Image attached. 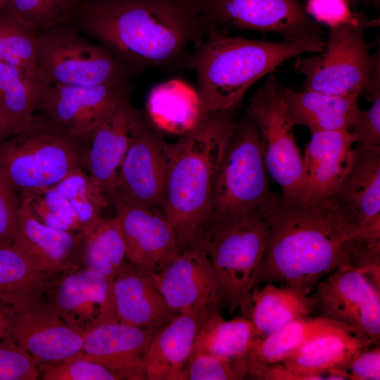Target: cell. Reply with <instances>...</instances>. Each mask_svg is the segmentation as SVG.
<instances>
[{"label":"cell","instance_id":"obj_1","mask_svg":"<svg viewBox=\"0 0 380 380\" xmlns=\"http://www.w3.org/2000/svg\"><path fill=\"white\" fill-rule=\"evenodd\" d=\"M76 17L132 76L187 66L208 30L198 0H83Z\"/></svg>","mask_w":380,"mask_h":380},{"label":"cell","instance_id":"obj_2","mask_svg":"<svg viewBox=\"0 0 380 380\" xmlns=\"http://www.w3.org/2000/svg\"><path fill=\"white\" fill-rule=\"evenodd\" d=\"M350 214L331 198L309 201L281 195L267 217L265 252L258 277L310 294L321 279L346 262L358 234Z\"/></svg>","mask_w":380,"mask_h":380},{"label":"cell","instance_id":"obj_3","mask_svg":"<svg viewBox=\"0 0 380 380\" xmlns=\"http://www.w3.org/2000/svg\"><path fill=\"white\" fill-rule=\"evenodd\" d=\"M322 36L280 42L231 36L208 25L203 39L193 49L187 67L196 74L204 116L234 110L249 88L285 61L324 46Z\"/></svg>","mask_w":380,"mask_h":380},{"label":"cell","instance_id":"obj_4","mask_svg":"<svg viewBox=\"0 0 380 380\" xmlns=\"http://www.w3.org/2000/svg\"><path fill=\"white\" fill-rule=\"evenodd\" d=\"M233 111L210 113L170 143L163 213L179 252L195 242L210 217L217 174L236 122Z\"/></svg>","mask_w":380,"mask_h":380},{"label":"cell","instance_id":"obj_5","mask_svg":"<svg viewBox=\"0 0 380 380\" xmlns=\"http://www.w3.org/2000/svg\"><path fill=\"white\" fill-rule=\"evenodd\" d=\"M87 141L43 115L0 141V176L19 196L56 186L85 167Z\"/></svg>","mask_w":380,"mask_h":380},{"label":"cell","instance_id":"obj_6","mask_svg":"<svg viewBox=\"0 0 380 380\" xmlns=\"http://www.w3.org/2000/svg\"><path fill=\"white\" fill-rule=\"evenodd\" d=\"M279 196L269 187L258 131L247 114L236 121L227 143L216 179L210 217L204 228L247 217H267L276 208Z\"/></svg>","mask_w":380,"mask_h":380},{"label":"cell","instance_id":"obj_7","mask_svg":"<svg viewBox=\"0 0 380 380\" xmlns=\"http://www.w3.org/2000/svg\"><path fill=\"white\" fill-rule=\"evenodd\" d=\"M267 217H251L204 228L194 243L213 267L229 315L246 314L265 252Z\"/></svg>","mask_w":380,"mask_h":380},{"label":"cell","instance_id":"obj_8","mask_svg":"<svg viewBox=\"0 0 380 380\" xmlns=\"http://www.w3.org/2000/svg\"><path fill=\"white\" fill-rule=\"evenodd\" d=\"M365 19L331 27L323 50L298 58L295 70L304 76L303 89L333 95H358L367 89L379 53L372 56L365 41Z\"/></svg>","mask_w":380,"mask_h":380},{"label":"cell","instance_id":"obj_9","mask_svg":"<svg viewBox=\"0 0 380 380\" xmlns=\"http://www.w3.org/2000/svg\"><path fill=\"white\" fill-rule=\"evenodd\" d=\"M37 77L46 84L129 83L132 76L103 46L64 23L37 35Z\"/></svg>","mask_w":380,"mask_h":380},{"label":"cell","instance_id":"obj_10","mask_svg":"<svg viewBox=\"0 0 380 380\" xmlns=\"http://www.w3.org/2000/svg\"><path fill=\"white\" fill-rule=\"evenodd\" d=\"M247 114L255 122L268 175L277 182L284 198H298L303 176V157L297 146L293 124L280 85L269 74L251 98Z\"/></svg>","mask_w":380,"mask_h":380},{"label":"cell","instance_id":"obj_11","mask_svg":"<svg viewBox=\"0 0 380 380\" xmlns=\"http://www.w3.org/2000/svg\"><path fill=\"white\" fill-rule=\"evenodd\" d=\"M310 295L319 316L338 322L357 336L377 343L380 337V287L349 265L319 281Z\"/></svg>","mask_w":380,"mask_h":380},{"label":"cell","instance_id":"obj_12","mask_svg":"<svg viewBox=\"0 0 380 380\" xmlns=\"http://www.w3.org/2000/svg\"><path fill=\"white\" fill-rule=\"evenodd\" d=\"M208 25L273 32L283 39L322 36L300 0H198Z\"/></svg>","mask_w":380,"mask_h":380},{"label":"cell","instance_id":"obj_13","mask_svg":"<svg viewBox=\"0 0 380 380\" xmlns=\"http://www.w3.org/2000/svg\"><path fill=\"white\" fill-rule=\"evenodd\" d=\"M169 149L170 143L142 114L118 170L113 194L163 213Z\"/></svg>","mask_w":380,"mask_h":380},{"label":"cell","instance_id":"obj_14","mask_svg":"<svg viewBox=\"0 0 380 380\" xmlns=\"http://www.w3.org/2000/svg\"><path fill=\"white\" fill-rule=\"evenodd\" d=\"M7 331L37 365L68 360L81 352L83 344V335L65 323L44 295L11 308Z\"/></svg>","mask_w":380,"mask_h":380},{"label":"cell","instance_id":"obj_15","mask_svg":"<svg viewBox=\"0 0 380 380\" xmlns=\"http://www.w3.org/2000/svg\"><path fill=\"white\" fill-rule=\"evenodd\" d=\"M132 89L130 82L97 85L46 84L37 110L88 141L94 129Z\"/></svg>","mask_w":380,"mask_h":380},{"label":"cell","instance_id":"obj_16","mask_svg":"<svg viewBox=\"0 0 380 380\" xmlns=\"http://www.w3.org/2000/svg\"><path fill=\"white\" fill-rule=\"evenodd\" d=\"M150 274L176 315L224 307L211 262L196 243L179 252L162 270Z\"/></svg>","mask_w":380,"mask_h":380},{"label":"cell","instance_id":"obj_17","mask_svg":"<svg viewBox=\"0 0 380 380\" xmlns=\"http://www.w3.org/2000/svg\"><path fill=\"white\" fill-rule=\"evenodd\" d=\"M113 201L127 262L149 274L162 270L179 252L176 232L163 212L118 194Z\"/></svg>","mask_w":380,"mask_h":380},{"label":"cell","instance_id":"obj_18","mask_svg":"<svg viewBox=\"0 0 380 380\" xmlns=\"http://www.w3.org/2000/svg\"><path fill=\"white\" fill-rule=\"evenodd\" d=\"M112 281L95 270L77 267L62 273L44 296L65 323L83 335L117 320Z\"/></svg>","mask_w":380,"mask_h":380},{"label":"cell","instance_id":"obj_19","mask_svg":"<svg viewBox=\"0 0 380 380\" xmlns=\"http://www.w3.org/2000/svg\"><path fill=\"white\" fill-rule=\"evenodd\" d=\"M160 329L136 327L118 319L104 322L83 334L82 350L71 359L100 364L122 379H146L144 356Z\"/></svg>","mask_w":380,"mask_h":380},{"label":"cell","instance_id":"obj_20","mask_svg":"<svg viewBox=\"0 0 380 380\" xmlns=\"http://www.w3.org/2000/svg\"><path fill=\"white\" fill-rule=\"evenodd\" d=\"M331 199L353 217L357 238L380 243V146L357 144L350 167Z\"/></svg>","mask_w":380,"mask_h":380},{"label":"cell","instance_id":"obj_21","mask_svg":"<svg viewBox=\"0 0 380 380\" xmlns=\"http://www.w3.org/2000/svg\"><path fill=\"white\" fill-rule=\"evenodd\" d=\"M142 113L125 96L94 129L87 141L85 167L109 200L118 170Z\"/></svg>","mask_w":380,"mask_h":380},{"label":"cell","instance_id":"obj_22","mask_svg":"<svg viewBox=\"0 0 380 380\" xmlns=\"http://www.w3.org/2000/svg\"><path fill=\"white\" fill-rule=\"evenodd\" d=\"M303 158L300 196L309 201L331 198L353 159L355 139L348 130L311 134Z\"/></svg>","mask_w":380,"mask_h":380},{"label":"cell","instance_id":"obj_23","mask_svg":"<svg viewBox=\"0 0 380 380\" xmlns=\"http://www.w3.org/2000/svg\"><path fill=\"white\" fill-rule=\"evenodd\" d=\"M203 310L175 316L152 338L144 359L147 380H183L198 332L210 314Z\"/></svg>","mask_w":380,"mask_h":380},{"label":"cell","instance_id":"obj_24","mask_svg":"<svg viewBox=\"0 0 380 380\" xmlns=\"http://www.w3.org/2000/svg\"><path fill=\"white\" fill-rule=\"evenodd\" d=\"M117 319L130 325L158 329L176 315L149 273L128 262L112 281Z\"/></svg>","mask_w":380,"mask_h":380},{"label":"cell","instance_id":"obj_25","mask_svg":"<svg viewBox=\"0 0 380 380\" xmlns=\"http://www.w3.org/2000/svg\"><path fill=\"white\" fill-rule=\"evenodd\" d=\"M83 243L82 232L63 231L44 224L21 200L18 234L13 246L42 268L56 274L77 268L70 258Z\"/></svg>","mask_w":380,"mask_h":380},{"label":"cell","instance_id":"obj_26","mask_svg":"<svg viewBox=\"0 0 380 380\" xmlns=\"http://www.w3.org/2000/svg\"><path fill=\"white\" fill-rule=\"evenodd\" d=\"M374 343H378L350 331L328 334L305 343L281 362L310 380L348 379L346 369L351 360Z\"/></svg>","mask_w":380,"mask_h":380},{"label":"cell","instance_id":"obj_27","mask_svg":"<svg viewBox=\"0 0 380 380\" xmlns=\"http://www.w3.org/2000/svg\"><path fill=\"white\" fill-rule=\"evenodd\" d=\"M293 125H303L311 134L349 130L359 108L358 95H333L309 89L296 91L281 86Z\"/></svg>","mask_w":380,"mask_h":380},{"label":"cell","instance_id":"obj_28","mask_svg":"<svg viewBox=\"0 0 380 380\" xmlns=\"http://www.w3.org/2000/svg\"><path fill=\"white\" fill-rule=\"evenodd\" d=\"M146 118L160 132L182 136L204 118L198 90L172 79L153 87L146 101Z\"/></svg>","mask_w":380,"mask_h":380},{"label":"cell","instance_id":"obj_29","mask_svg":"<svg viewBox=\"0 0 380 380\" xmlns=\"http://www.w3.org/2000/svg\"><path fill=\"white\" fill-rule=\"evenodd\" d=\"M315 312L310 295L286 285L266 283L254 289L246 313L260 338H264L290 322Z\"/></svg>","mask_w":380,"mask_h":380},{"label":"cell","instance_id":"obj_30","mask_svg":"<svg viewBox=\"0 0 380 380\" xmlns=\"http://www.w3.org/2000/svg\"><path fill=\"white\" fill-rule=\"evenodd\" d=\"M61 274L45 270L14 246L0 247V306L44 295Z\"/></svg>","mask_w":380,"mask_h":380},{"label":"cell","instance_id":"obj_31","mask_svg":"<svg viewBox=\"0 0 380 380\" xmlns=\"http://www.w3.org/2000/svg\"><path fill=\"white\" fill-rule=\"evenodd\" d=\"M258 339L249 318L243 316L226 320L218 310L210 314L201 327L192 350L230 360H245Z\"/></svg>","mask_w":380,"mask_h":380},{"label":"cell","instance_id":"obj_32","mask_svg":"<svg viewBox=\"0 0 380 380\" xmlns=\"http://www.w3.org/2000/svg\"><path fill=\"white\" fill-rule=\"evenodd\" d=\"M341 331L352 332L346 326L321 316L302 317L275 333L257 340L246 360L263 362H282L312 339Z\"/></svg>","mask_w":380,"mask_h":380},{"label":"cell","instance_id":"obj_33","mask_svg":"<svg viewBox=\"0 0 380 380\" xmlns=\"http://www.w3.org/2000/svg\"><path fill=\"white\" fill-rule=\"evenodd\" d=\"M82 232L86 267L113 280L127 262L126 245L117 217H101Z\"/></svg>","mask_w":380,"mask_h":380},{"label":"cell","instance_id":"obj_34","mask_svg":"<svg viewBox=\"0 0 380 380\" xmlns=\"http://www.w3.org/2000/svg\"><path fill=\"white\" fill-rule=\"evenodd\" d=\"M46 84L35 73L0 63V108L14 125L17 133L37 110Z\"/></svg>","mask_w":380,"mask_h":380},{"label":"cell","instance_id":"obj_35","mask_svg":"<svg viewBox=\"0 0 380 380\" xmlns=\"http://www.w3.org/2000/svg\"><path fill=\"white\" fill-rule=\"evenodd\" d=\"M37 37L34 32L6 5L0 11V63L37 75Z\"/></svg>","mask_w":380,"mask_h":380},{"label":"cell","instance_id":"obj_36","mask_svg":"<svg viewBox=\"0 0 380 380\" xmlns=\"http://www.w3.org/2000/svg\"><path fill=\"white\" fill-rule=\"evenodd\" d=\"M55 186L68 201L82 230L103 217L109 198L84 169L74 171Z\"/></svg>","mask_w":380,"mask_h":380},{"label":"cell","instance_id":"obj_37","mask_svg":"<svg viewBox=\"0 0 380 380\" xmlns=\"http://www.w3.org/2000/svg\"><path fill=\"white\" fill-rule=\"evenodd\" d=\"M79 0H6L7 7L38 35L76 14Z\"/></svg>","mask_w":380,"mask_h":380},{"label":"cell","instance_id":"obj_38","mask_svg":"<svg viewBox=\"0 0 380 380\" xmlns=\"http://www.w3.org/2000/svg\"><path fill=\"white\" fill-rule=\"evenodd\" d=\"M44 224L63 231L82 232V226L66 198L51 186L20 196Z\"/></svg>","mask_w":380,"mask_h":380},{"label":"cell","instance_id":"obj_39","mask_svg":"<svg viewBox=\"0 0 380 380\" xmlns=\"http://www.w3.org/2000/svg\"><path fill=\"white\" fill-rule=\"evenodd\" d=\"M246 376L245 360H230L194 350L183 372V380H234Z\"/></svg>","mask_w":380,"mask_h":380},{"label":"cell","instance_id":"obj_40","mask_svg":"<svg viewBox=\"0 0 380 380\" xmlns=\"http://www.w3.org/2000/svg\"><path fill=\"white\" fill-rule=\"evenodd\" d=\"M43 380H120L122 378L106 367L84 359L39 364Z\"/></svg>","mask_w":380,"mask_h":380},{"label":"cell","instance_id":"obj_41","mask_svg":"<svg viewBox=\"0 0 380 380\" xmlns=\"http://www.w3.org/2000/svg\"><path fill=\"white\" fill-rule=\"evenodd\" d=\"M38 365L9 336L0 338V380H36Z\"/></svg>","mask_w":380,"mask_h":380},{"label":"cell","instance_id":"obj_42","mask_svg":"<svg viewBox=\"0 0 380 380\" xmlns=\"http://www.w3.org/2000/svg\"><path fill=\"white\" fill-rule=\"evenodd\" d=\"M20 203V196L0 176V247L11 246L16 239Z\"/></svg>","mask_w":380,"mask_h":380},{"label":"cell","instance_id":"obj_43","mask_svg":"<svg viewBox=\"0 0 380 380\" xmlns=\"http://www.w3.org/2000/svg\"><path fill=\"white\" fill-rule=\"evenodd\" d=\"M366 110L359 109L348 130L355 143L380 146V97L371 101Z\"/></svg>","mask_w":380,"mask_h":380},{"label":"cell","instance_id":"obj_44","mask_svg":"<svg viewBox=\"0 0 380 380\" xmlns=\"http://www.w3.org/2000/svg\"><path fill=\"white\" fill-rule=\"evenodd\" d=\"M305 8L313 19L330 27L355 18L345 0H308Z\"/></svg>","mask_w":380,"mask_h":380},{"label":"cell","instance_id":"obj_45","mask_svg":"<svg viewBox=\"0 0 380 380\" xmlns=\"http://www.w3.org/2000/svg\"><path fill=\"white\" fill-rule=\"evenodd\" d=\"M346 372L348 379L379 380V344H376L375 347L372 346L357 353L350 362Z\"/></svg>","mask_w":380,"mask_h":380},{"label":"cell","instance_id":"obj_46","mask_svg":"<svg viewBox=\"0 0 380 380\" xmlns=\"http://www.w3.org/2000/svg\"><path fill=\"white\" fill-rule=\"evenodd\" d=\"M16 133L15 127L0 108V141Z\"/></svg>","mask_w":380,"mask_h":380},{"label":"cell","instance_id":"obj_47","mask_svg":"<svg viewBox=\"0 0 380 380\" xmlns=\"http://www.w3.org/2000/svg\"><path fill=\"white\" fill-rule=\"evenodd\" d=\"M8 310L0 306V338L8 335L7 313Z\"/></svg>","mask_w":380,"mask_h":380},{"label":"cell","instance_id":"obj_48","mask_svg":"<svg viewBox=\"0 0 380 380\" xmlns=\"http://www.w3.org/2000/svg\"><path fill=\"white\" fill-rule=\"evenodd\" d=\"M6 5V0H0V11Z\"/></svg>","mask_w":380,"mask_h":380}]
</instances>
